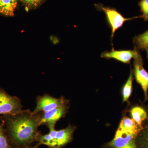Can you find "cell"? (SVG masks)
I'll use <instances>...</instances> for the list:
<instances>
[{"label": "cell", "mask_w": 148, "mask_h": 148, "mask_svg": "<svg viewBox=\"0 0 148 148\" xmlns=\"http://www.w3.org/2000/svg\"><path fill=\"white\" fill-rule=\"evenodd\" d=\"M68 103L69 102L48 112L40 113V125H46L49 130L55 129L56 123L68 112Z\"/></svg>", "instance_id": "cell-5"}, {"label": "cell", "mask_w": 148, "mask_h": 148, "mask_svg": "<svg viewBox=\"0 0 148 148\" xmlns=\"http://www.w3.org/2000/svg\"><path fill=\"white\" fill-rule=\"evenodd\" d=\"M145 110L147 118L143 122L142 128L135 138L136 148H148V105Z\"/></svg>", "instance_id": "cell-10"}, {"label": "cell", "mask_w": 148, "mask_h": 148, "mask_svg": "<svg viewBox=\"0 0 148 148\" xmlns=\"http://www.w3.org/2000/svg\"><path fill=\"white\" fill-rule=\"evenodd\" d=\"M134 49L139 51L145 50L148 48V30L143 34L133 38Z\"/></svg>", "instance_id": "cell-14"}, {"label": "cell", "mask_w": 148, "mask_h": 148, "mask_svg": "<svg viewBox=\"0 0 148 148\" xmlns=\"http://www.w3.org/2000/svg\"><path fill=\"white\" fill-rule=\"evenodd\" d=\"M0 148H13L9 143L2 123L0 124Z\"/></svg>", "instance_id": "cell-16"}, {"label": "cell", "mask_w": 148, "mask_h": 148, "mask_svg": "<svg viewBox=\"0 0 148 148\" xmlns=\"http://www.w3.org/2000/svg\"><path fill=\"white\" fill-rule=\"evenodd\" d=\"M20 98L12 96L0 88V115L14 114L23 110Z\"/></svg>", "instance_id": "cell-4"}, {"label": "cell", "mask_w": 148, "mask_h": 148, "mask_svg": "<svg viewBox=\"0 0 148 148\" xmlns=\"http://www.w3.org/2000/svg\"><path fill=\"white\" fill-rule=\"evenodd\" d=\"M134 59L133 73L135 79L143 88L145 94V101H148V73L144 69L143 58L140 53Z\"/></svg>", "instance_id": "cell-7"}, {"label": "cell", "mask_w": 148, "mask_h": 148, "mask_svg": "<svg viewBox=\"0 0 148 148\" xmlns=\"http://www.w3.org/2000/svg\"><path fill=\"white\" fill-rule=\"evenodd\" d=\"M137 135L118 128L113 140L109 143L112 148H119L127 145L130 142L135 140Z\"/></svg>", "instance_id": "cell-9"}, {"label": "cell", "mask_w": 148, "mask_h": 148, "mask_svg": "<svg viewBox=\"0 0 148 148\" xmlns=\"http://www.w3.org/2000/svg\"><path fill=\"white\" fill-rule=\"evenodd\" d=\"M36 101V106L32 112L33 114L46 112L69 102L63 96L59 98H54L46 93L37 96Z\"/></svg>", "instance_id": "cell-6"}, {"label": "cell", "mask_w": 148, "mask_h": 148, "mask_svg": "<svg viewBox=\"0 0 148 148\" xmlns=\"http://www.w3.org/2000/svg\"><path fill=\"white\" fill-rule=\"evenodd\" d=\"M95 6L97 10L103 12L106 14L107 21L112 30L111 38L112 40L116 30L122 27L125 21L141 18V15L132 18H125L116 9L105 6L102 4H95Z\"/></svg>", "instance_id": "cell-3"}, {"label": "cell", "mask_w": 148, "mask_h": 148, "mask_svg": "<svg viewBox=\"0 0 148 148\" xmlns=\"http://www.w3.org/2000/svg\"><path fill=\"white\" fill-rule=\"evenodd\" d=\"M38 148V146H35V147H33L32 148Z\"/></svg>", "instance_id": "cell-21"}, {"label": "cell", "mask_w": 148, "mask_h": 148, "mask_svg": "<svg viewBox=\"0 0 148 148\" xmlns=\"http://www.w3.org/2000/svg\"><path fill=\"white\" fill-rule=\"evenodd\" d=\"M133 80V72L131 69L129 78L124 85L122 90L123 102L128 101L132 92V82Z\"/></svg>", "instance_id": "cell-15"}, {"label": "cell", "mask_w": 148, "mask_h": 148, "mask_svg": "<svg viewBox=\"0 0 148 148\" xmlns=\"http://www.w3.org/2000/svg\"><path fill=\"white\" fill-rule=\"evenodd\" d=\"M138 5L140 7V12L142 13L141 18H143L144 21H148V0H141Z\"/></svg>", "instance_id": "cell-17"}, {"label": "cell", "mask_w": 148, "mask_h": 148, "mask_svg": "<svg viewBox=\"0 0 148 148\" xmlns=\"http://www.w3.org/2000/svg\"><path fill=\"white\" fill-rule=\"evenodd\" d=\"M146 52H147V58L148 59V48L146 49H145Z\"/></svg>", "instance_id": "cell-20"}, {"label": "cell", "mask_w": 148, "mask_h": 148, "mask_svg": "<svg viewBox=\"0 0 148 148\" xmlns=\"http://www.w3.org/2000/svg\"><path fill=\"white\" fill-rule=\"evenodd\" d=\"M18 0H0V14L5 16L14 15Z\"/></svg>", "instance_id": "cell-11"}, {"label": "cell", "mask_w": 148, "mask_h": 148, "mask_svg": "<svg viewBox=\"0 0 148 148\" xmlns=\"http://www.w3.org/2000/svg\"><path fill=\"white\" fill-rule=\"evenodd\" d=\"M119 148H136L135 140H134V141H132V142H130V143H129L127 145Z\"/></svg>", "instance_id": "cell-19"}, {"label": "cell", "mask_w": 148, "mask_h": 148, "mask_svg": "<svg viewBox=\"0 0 148 148\" xmlns=\"http://www.w3.org/2000/svg\"><path fill=\"white\" fill-rule=\"evenodd\" d=\"M119 128L127 132L134 133L137 135L141 129L134 120L127 117L122 120Z\"/></svg>", "instance_id": "cell-12"}, {"label": "cell", "mask_w": 148, "mask_h": 148, "mask_svg": "<svg viewBox=\"0 0 148 148\" xmlns=\"http://www.w3.org/2000/svg\"><path fill=\"white\" fill-rule=\"evenodd\" d=\"M40 118V113L33 114L29 109L14 114L0 116L5 132L15 145L22 147L37 141Z\"/></svg>", "instance_id": "cell-1"}, {"label": "cell", "mask_w": 148, "mask_h": 148, "mask_svg": "<svg viewBox=\"0 0 148 148\" xmlns=\"http://www.w3.org/2000/svg\"><path fill=\"white\" fill-rule=\"evenodd\" d=\"M140 51L134 50H115L113 47L110 51H105L101 53V57L106 59H116L124 64H130L131 59L137 57L140 54Z\"/></svg>", "instance_id": "cell-8"}, {"label": "cell", "mask_w": 148, "mask_h": 148, "mask_svg": "<svg viewBox=\"0 0 148 148\" xmlns=\"http://www.w3.org/2000/svg\"><path fill=\"white\" fill-rule=\"evenodd\" d=\"M75 129V126L69 125L65 129L59 130H51L46 135L39 133L37 141L39 144L45 145L50 148H61L71 142Z\"/></svg>", "instance_id": "cell-2"}, {"label": "cell", "mask_w": 148, "mask_h": 148, "mask_svg": "<svg viewBox=\"0 0 148 148\" xmlns=\"http://www.w3.org/2000/svg\"><path fill=\"white\" fill-rule=\"evenodd\" d=\"M130 113L132 119L142 128L143 122L147 118V113L146 110L141 107H135L132 108Z\"/></svg>", "instance_id": "cell-13"}, {"label": "cell", "mask_w": 148, "mask_h": 148, "mask_svg": "<svg viewBox=\"0 0 148 148\" xmlns=\"http://www.w3.org/2000/svg\"><path fill=\"white\" fill-rule=\"evenodd\" d=\"M22 4L29 10L34 9L39 6L43 2L44 0H20Z\"/></svg>", "instance_id": "cell-18"}]
</instances>
